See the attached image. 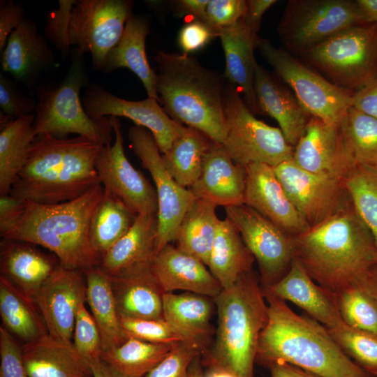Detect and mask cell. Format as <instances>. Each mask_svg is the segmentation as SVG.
I'll return each mask as SVG.
<instances>
[{
	"label": "cell",
	"mask_w": 377,
	"mask_h": 377,
	"mask_svg": "<svg viewBox=\"0 0 377 377\" xmlns=\"http://www.w3.org/2000/svg\"><path fill=\"white\" fill-rule=\"evenodd\" d=\"M110 279L120 318H163L164 293L155 279L152 267Z\"/></svg>",
	"instance_id": "4dcf8cb0"
},
{
	"label": "cell",
	"mask_w": 377,
	"mask_h": 377,
	"mask_svg": "<svg viewBox=\"0 0 377 377\" xmlns=\"http://www.w3.org/2000/svg\"><path fill=\"white\" fill-rule=\"evenodd\" d=\"M328 331L348 357L368 374L377 376V334L345 323Z\"/></svg>",
	"instance_id": "ee69618b"
},
{
	"label": "cell",
	"mask_w": 377,
	"mask_h": 377,
	"mask_svg": "<svg viewBox=\"0 0 377 377\" xmlns=\"http://www.w3.org/2000/svg\"><path fill=\"white\" fill-rule=\"evenodd\" d=\"M245 188V167L231 158L223 144L212 142L190 191L196 198L227 207L244 204Z\"/></svg>",
	"instance_id": "7402d4cb"
},
{
	"label": "cell",
	"mask_w": 377,
	"mask_h": 377,
	"mask_svg": "<svg viewBox=\"0 0 377 377\" xmlns=\"http://www.w3.org/2000/svg\"><path fill=\"white\" fill-rule=\"evenodd\" d=\"M126 334L154 343L184 342L182 337L163 319L120 318Z\"/></svg>",
	"instance_id": "bcb514c9"
},
{
	"label": "cell",
	"mask_w": 377,
	"mask_h": 377,
	"mask_svg": "<svg viewBox=\"0 0 377 377\" xmlns=\"http://www.w3.org/2000/svg\"><path fill=\"white\" fill-rule=\"evenodd\" d=\"M152 272L163 293L183 290L214 299L223 290L203 262L170 243L156 254Z\"/></svg>",
	"instance_id": "603a6c76"
},
{
	"label": "cell",
	"mask_w": 377,
	"mask_h": 377,
	"mask_svg": "<svg viewBox=\"0 0 377 377\" xmlns=\"http://www.w3.org/2000/svg\"><path fill=\"white\" fill-rule=\"evenodd\" d=\"M188 377H204V373L199 363V357L196 358L191 364Z\"/></svg>",
	"instance_id": "03108f58"
},
{
	"label": "cell",
	"mask_w": 377,
	"mask_h": 377,
	"mask_svg": "<svg viewBox=\"0 0 377 377\" xmlns=\"http://www.w3.org/2000/svg\"><path fill=\"white\" fill-rule=\"evenodd\" d=\"M263 288L284 301L294 303L327 330L344 323L333 295L318 285L295 260L279 281Z\"/></svg>",
	"instance_id": "4316f807"
},
{
	"label": "cell",
	"mask_w": 377,
	"mask_h": 377,
	"mask_svg": "<svg viewBox=\"0 0 377 377\" xmlns=\"http://www.w3.org/2000/svg\"><path fill=\"white\" fill-rule=\"evenodd\" d=\"M209 0H181L177 8L183 15L193 17V20L202 21Z\"/></svg>",
	"instance_id": "91938a15"
},
{
	"label": "cell",
	"mask_w": 377,
	"mask_h": 377,
	"mask_svg": "<svg viewBox=\"0 0 377 377\" xmlns=\"http://www.w3.org/2000/svg\"><path fill=\"white\" fill-rule=\"evenodd\" d=\"M73 345L88 361L103 353L102 339L98 327L85 303L80 305L75 321Z\"/></svg>",
	"instance_id": "f6af8a7d"
},
{
	"label": "cell",
	"mask_w": 377,
	"mask_h": 377,
	"mask_svg": "<svg viewBox=\"0 0 377 377\" xmlns=\"http://www.w3.org/2000/svg\"><path fill=\"white\" fill-rule=\"evenodd\" d=\"M339 126L355 163L377 167V119L350 107Z\"/></svg>",
	"instance_id": "60d3db41"
},
{
	"label": "cell",
	"mask_w": 377,
	"mask_h": 377,
	"mask_svg": "<svg viewBox=\"0 0 377 377\" xmlns=\"http://www.w3.org/2000/svg\"><path fill=\"white\" fill-rule=\"evenodd\" d=\"M216 207L209 201L196 198L184 214L174 241L177 248L198 258L207 267L221 220Z\"/></svg>",
	"instance_id": "8d00e7d4"
},
{
	"label": "cell",
	"mask_w": 377,
	"mask_h": 377,
	"mask_svg": "<svg viewBox=\"0 0 377 377\" xmlns=\"http://www.w3.org/2000/svg\"><path fill=\"white\" fill-rule=\"evenodd\" d=\"M77 0H59V8L47 15L44 29L45 37L50 40L66 59L71 52L69 40L70 17Z\"/></svg>",
	"instance_id": "7dc6e473"
},
{
	"label": "cell",
	"mask_w": 377,
	"mask_h": 377,
	"mask_svg": "<svg viewBox=\"0 0 377 377\" xmlns=\"http://www.w3.org/2000/svg\"><path fill=\"white\" fill-rule=\"evenodd\" d=\"M213 300L218 327L214 342L202 355L203 364L221 367L237 377H253L258 339L268 318L260 277L248 272Z\"/></svg>",
	"instance_id": "8992f818"
},
{
	"label": "cell",
	"mask_w": 377,
	"mask_h": 377,
	"mask_svg": "<svg viewBox=\"0 0 377 377\" xmlns=\"http://www.w3.org/2000/svg\"><path fill=\"white\" fill-rule=\"evenodd\" d=\"M87 283V303L101 333L103 353L121 346L128 336L123 330L110 276L100 265L84 271Z\"/></svg>",
	"instance_id": "e575fe53"
},
{
	"label": "cell",
	"mask_w": 377,
	"mask_h": 377,
	"mask_svg": "<svg viewBox=\"0 0 377 377\" xmlns=\"http://www.w3.org/2000/svg\"><path fill=\"white\" fill-rule=\"evenodd\" d=\"M300 56L332 84L355 92L377 78V24L346 29Z\"/></svg>",
	"instance_id": "ba28073f"
},
{
	"label": "cell",
	"mask_w": 377,
	"mask_h": 377,
	"mask_svg": "<svg viewBox=\"0 0 377 377\" xmlns=\"http://www.w3.org/2000/svg\"><path fill=\"white\" fill-rule=\"evenodd\" d=\"M114 142L103 145L95 167L105 191L121 200L135 214H157L158 199L155 187L127 158L124 137L118 117H110Z\"/></svg>",
	"instance_id": "2e32d148"
},
{
	"label": "cell",
	"mask_w": 377,
	"mask_h": 377,
	"mask_svg": "<svg viewBox=\"0 0 377 377\" xmlns=\"http://www.w3.org/2000/svg\"><path fill=\"white\" fill-rule=\"evenodd\" d=\"M1 61L2 71L31 88L54 64L55 57L37 25L25 17L9 36Z\"/></svg>",
	"instance_id": "44dd1931"
},
{
	"label": "cell",
	"mask_w": 377,
	"mask_h": 377,
	"mask_svg": "<svg viewBox=\"0 0 377 377\" xmlns=\"http://www.w3.org/2000/svg\"><path fill=\"white\" fill-rule=\"evenodd\" d=\"M156 89L159 102L174 121L223 144L228 133L225 101L228 82L186 54L158 51Z\"/></svg>",
	"instance_id": "277c9868"
},
{
	"label": "cell",
	"mask_w": 377,
	"mask_h": 377,
	"mask_svg": "<svg viewBox=\"0 0 377 377\" xmlns=\"http://www.w3.org/2000/svg\"><path fill=\"white\" fill-rule=\"evenodd\" d=\"M267 322L260 334L255 362H283L320 377H374L357 365L316 320L295 313L263 288Z\"/></svg>",
	"instance_id": "7a4b0ae2"
},
{
	"label": "cell",
	"mask_w": 377,
	"mask_h": 377,
	"mask_svg": "<svg viewBox=\"0 0 377 377\" xmlns=\"http://www.w3.org/2000/svg\"><path fill=\"white\" fill-rule=\"evenodd\" d=\"M362 24L356 1L290 0L278 34L286 51L301 54L336 34Z\"/></svg>",
	"instance_id": "30bf717a"
},
{
	"label": "cell",
	"mask_w": 377,
	"mask_h": 377,
	"mask_svg": "<svg viewBox=\"0 0 377 377\" xmlns=\"http://www.w3.org/2000/svg\"><path fill=\"white\" fill-rule=\"evenodd\" d=\"M270 377H320L288 363L277 362L267 367Z\"/></svg>",
	"instance_id": "680465c9"
},
{
	"label": "cell",
	"mask_w": 377,
	"mask_h": 377,
	"mask_svg": "<svg viewBox=\"0 0 377 377\" xmlns=\"http://www.w3.org/2000/svg\"><path fill=\"white\" fill-rule=\"evenodd\" d=\"M89 362L91 365L94 377H131L114 368L101 357L89 360Z\"/></svg>",
	"instance_id": "94428289"
},
{
	"label": "cell",
	"mask_w": 377,
	"mask_h": 377,
	"mask_svg": "<svg viewBox=\"0 0 377 377\" xmlns=\"http://www.w3.org/2000/svg\"><path fill=\"white\" fill-rule=\"evenodd\" d=\"M0 195L10 194L36 138L34 114L13 119L1 112Z\"/></svg>",
	"instance_id": "d6a6232c"
},
{
	"label": "cell",
	"mask_w": 377,
	"mask_h": 377,
	"mask_svg": "<svg viewBox=\"0 0 377 377\" xmlns=\"http://www.w3.org/2000/svg\"><path fill=\"white\" fill-rule=\"evenodd\" d=\"M228 133L223 143L236 163L243 166L264 163L272 167L293 158L294 147L280 128L255 117L239 91L228 82L225 101Z\"/></svg>",
	"instance_id": "9c48e42d"
},
{
	"label": "cell",
	"mask_w": 377,
	"mask_h": 377,
	"mask_svg": "<svg viewBox=\"0 0 377 377\" xmlns=\"http://www.w3.org/2000/svg\"><path fill=\"white\" fill-rule=\"evenodd\" d=\"M52 337L73 343L75 317L80 305L87 301V283L83 271L69 269L60 264L34 297Z\"/></svg>",
	"instance_id": "ac0fdd59"
},
{
	"label": "cell",
	"mask_w": 377,
	"mask_h": 377,
	"mask_svg": "<svg viewBox=\"0 0 377 377\" xmlns=\"http://www.w3.org/2000/svg\"><path fill=\"white\" fill-rule=\"evenodd\" d=\"M226 217L239 230L260 269L263 287L279 281L294 260L292 237L245 204L225 207Z\"/></svg>",
	"instance_id": "5bb4252c"
},
{
	"label": "cell",
	"mask_w": 377,
	"mask_h": 377,
	"mask_svg": "<svg viewBox=\"0 0 377 377\" xmlns=\"http://www.w3.org/2000/svg\"><path fill=\"white\" fill-rule=\"evenodd\" d=\"M84 108L93 119L105 117H124L152 134L163 154L184 131L186 126L172 120L158 101L148 97L141 101H128L106 90L101 85L89 84L82 99Z\"/></svg>",
	"instance_id": "e0dca14e"
},
{
	"label": "cell",
	"mask_w": 377,
	"mask_h": 377,
	"mask_svg": "<svg viewBox=\"0 0 377 377\" xmlns=\"http://www.w3.org/2000/svg\"><path fill=\"white\" fill-rule=\"evenodd\" d=\"M276 2V0L246 1V10L243 20L253 34H257L258 32L264 13Z\"/></svg>",
	"instance_id": "6f0895ef"
},
{
	"label": "cell",
	"mask_w": 377,
	"mask_h": 377,
	"mask_svg": "<svg viewBox=\"0 0 377 377\" xmlns=\"http://www.w3.org/2000/svg\"><path fill=\"white\" fill-rule=\"evenodd\" d=\"M352 205L377 249V167L356 164L344 178Z\"/></svg>",
	"instance_id": "b9f144b4"
},
{
	"label": "cell",
	"mask_w": 377,
	"mask_h": 377,
	"mask_svg": "<svg viewBox=\"0 0 377 377\" xmlns=\"http://www.w3.org/2000/svg\"><path fill=\"white\" fill-rule=\"evenodd\" d=\"M204 377H237L232 372L216 365H208Z\"/></svg>",
	"instance_id": "e7e4bbea"
},
{
	"label": "cell",
	"mask_w": 377,
	"mask_h": 377,
	"mask_svg": "<svg viewBox=\"0 0 377 377\" xmlns=\"http://www.w3.org/2000/svg\"><path fill=\"white\" fill-rule=\"evenodd\" d=\"M0 316L3 327L25 343L47 334L34 300L0 276Z\"/></svg>",
	"instance_id": "d590c367"
},
{
	"label": "cell",
	"mask_w": 377,
	"mask_h": 377,
	"mask_svg": "<svg viewBox=\"0 0 377 377\" xmlns=\"http://www.w3.org/2000/svg\"><path fill=\"white\" fill-rule=\"evenodd\" d=\"M211 297L186 292L164 293L163 319L184 342L198 348L202 355L212 346L214 329L211 324L214 304Z\"/></svg>",
	"instance_id": "484cf974"
},
{
	"label": "cell",
	"mask_w": 377,
	"mask_h": 377,
	"mask_svg": "<svg viewBox=\"0 0 377 377\" xmlns=\"http://www.w3.org/2000/svg\"><path fill=\"white\" fill-rule=\"evenodd\" d=\"M254 91L258 113L274 118L288 142L293 147L304 135L311 115L295 95L257 63Z\"/></svg>",
	"instance_id": "d4e9b609"
},
{
	"label": "cell",
	"mask_w": 377,
	"mask_h": 377,
	"mask_svg": "<svg viewBox=\"0 0 377 377\" xmlns=\"http://www.w3.org/2000/svg\"><path fill=\"white\" fill-rule=\"evenodd\" d=\"M133 2L129 0H77L69 22L71 45L90 53L95 71H103L110 52L119 42Z\"/></svg>",
	"instance_id": "7c38bea8"
},
{
	"label": "cell",
	"mask_w": 377,
	"mask_h": 377,
	"mask_svg": "<svg viewBox=\"0 0 377 377\" xmlns=\"http://www.w3.org/2000/svg\"><path fill=\"white\" fill-rule=\"evenodd\" d=\"M226 59L225 75L228 82L244 96L253 113H258L254 91V77L257 61L254 50L260 37L253 34L244 20L219 31Z\"/></svg>",
	"instance_id": "f1b7e54d"
},
{
	"label": "cell",
	"mask_w": 377,
	"mask_h": 377,
	"mask_svg": "<svg viewBox=\"0 0 377 377\" xmlns=\"http://www.w3.org/2000/svg\"><path fill=\"white\" fill-rule=\"evenodd\" d=\"M218 34L205 23L193 20L186 23L180 30L178 43L184 54H188L204 47Z\"/></svg>",
	"instance_id": "f5cc1de1"
},
{
	"label": "cell",
	"mask_w": 377,
	"mask_h": 377,
	"mask_svg": "<svg viewBox=\"0 0 377 377\" xmlns=\"http://www.w3.org/2000/svg\"><path fill=\"white\" fill-rule=\"evenodd\" d=\"M136 216L121 200L104 190L89 228L91 246L101 258L128 231Z\"/></svg>",
	"instance_id": "f35d334b"
},
{
	"label": "cell",
	"mask_w": 377,
	"mask_h": 377,
	"mask_svg": "<svg viewBox=\"0 0 377 377\" xmlns=\"http://www.w3.org/2000/svg\"><path fill=\"white\" fill-rule=\"evenodd\" d=\"M245 205L290 237L310 229L286 195L273 167L264 163H251L245 166Z\"/></svg>",
	"instance_id": "ffe728a7"
},
{
	"label": "cell",
	"mask_w": 377,
	"mask_h": 377,
	"mask_svg": "<svg viewBox=\"0 0 377 377\" xmlns=\"http://www.w3.org/2000/svg\"><path fill=\"white\" fill-rule=\"evenodd\" d=\"M292 239L294 260L332 295L353 286H364L377 263L374 239L351 202Z\"/></svg>",
	"instance_id": "6da1fadb"
},
{
	"label": "cell",
	"mask_w": 377,
	"mask_h": 377,
	"mask_svg": "<svg viewBox=\"0 0 377 377\" xmlns=\"http://www.w3.org/2000/svg\"><path fill=\"white\" fill-rule=\"evenodd\" d=\"M0 377H29L26 370L22 346L10 333L0 327Z\"/></svg>",
	"instance_id": "816d5d0a"
},
{
	"label": "cell",
	"mask_w": 377,
	"mask_h": 377,
	"mask_svg": "<svg viewBox=\"0 0 377 377\" xmlns=\"http://www.w3.org/2000/svg\"><path fill=\"white\" fill-rule=\"evenodd\" d=\"M128 139L131 149L154 182L158 199V252L175 241L181 221L196 197L170 175L150 131L135 125L128 130Z\"/></svg>",
	"instance_id": "4fadbf2b"
},
{
	"label": "cell",
	"mask_w": 377,
	"mask_h": 377,
	"mask_svg": "<svg viewBox=\"0 0 377 377\" xmlns=\"http://www.w3.org/2000/svg\"><path fill=\"white\" fill-rule=\"evenodd\" d=\"M29 377H94L89 361L75 348L46 334L22 346Z\"/></svg>",
	"instance_id": "83f0119b"
},
{
	"label": "cell",
	"mask_w": 377,
	"mask_h": 377,
	"mask_svg": "<svg viewBox=\"0 0 377 377\" xmlns=\"http://www.w3.org/2000/svg\"><path fill=\"white\" fill-rule=\"evenodd\" d=\"M293 161L314 174L345 178L356 165L348 150L339 125L311 116L294 147Z\"/></svg>",
	"instance_id": "d6986e66"
},
{
	"label": "cell",
	"mask_w": 377,
	"mask_h": 377,
	"mask_svg": "<svg viewBox=\"0 0 377 377\" xmlns=\"http://www.w3.org/2000/svg\"><path fill=\"white\" fill-rule=\"evenodd\" d=\"M157 214H138L128 231L102 257L101 267L110 276L151 267L158 253Z\"/></svg>",
	"instance_id": "cb8c5ba5"
},
{
	"label": "cell",
	"mask_w": 377,
	"mask_h": 377,
	"mask_svg": "<svg viewBox=\"0 0 377 377\" xmlns=\"http://www.w3.org/2000/svg\"><path fill=\"white\" fill-rule=\"evenodd\" d=\"M25 18V11L20 3L12 0L0 1V52L3 51L8 38Z\"/></svg>",
	"instance_id": "db71d44e"
},
{
	"label": "cell",
	"mask_w": 377,
	"mask_h": 377,
	"mask_svg": "<svg viewBox=\"0 0 377 377\" xmlns=\"http://www.w3.org/2000/svg\"><path fill=\"white\" fill-rule=\"evenodd\" d=\"M102 146L83 136L36 137L10 194L45 205L80 197L101 184L95 162Z\"/></svg>",
	"instance_id": "3957f363"
},
{
	"label": "cell",
	"mask_w": 377,
	"mask_h": 377,
	"mask_svg": "<svg viewBox=\"0 0 377 377\" xmlns=\"http://www.w3.org/2000/svg\"><path fill=\"white\" fill-rule=\"evenodd\" d=\"M246 10L244 0H209L202 22L218 36L220 31L242 20Z\"/></svg>",
	"instance_id": "681fc988"
},
{
	"label": "cell",
	"mask_w": 377,
	"mask_h": 377,
	"mask_svg": "<svg viewBox=\"0 0 377 377\" xmlns=\"http://www.w3.org/2000/svg\"><path fill=\"white\" fill-rule=\"evenodd\" d=\"M364 24H377V0H357Z\"/></svg>",
	"instance_id": "6125c7cd"
},
{
	"label": "cell",
	"mask_w": 377,
	"mask_h": 377,
	"mask_svg": "<svg viewBox=\"0 0 377 377\" xmlns=\"http://www.w3.org/2000/svg\"><path fill=\"white\" fill-rule=\"evenodd\" d=\"M104 188L98 184L71 201L45 205L26 200L24 212L1 238L43 246L69 269L85 271L101 264L91 246L89 228Z\"/></svg>",
	"instance_id": "5b68a950"
},
{
	"label": "cell",
	"mask_w": 377,
	"mask_h": 377,
	"mask_svg": "<svg viewBox=\"0 0 377 377\" xmlns=\"http://www.w3.org/2000/svg\"><path fill=\"white\" fill-rule=\"evenodd\" d=\"M32 245L23 241L2 238L0 265L1 274L34 299L59 264L56 263L58 260L56 256H48Z\"/></svg>",
	"instance_id": "f546056e"
},
{
	"label": "cell",
	"mask_w": 377,
	"mask_h": 377,
	"mask_svg": "<svg viewBox=\"0 0 377 377\" xmlns=\"http://www.w3.org/2000/svg\"><path fill=\"white\" fill-rule=\"evenodd\" d=\"M332 295L346 325L377 334V303L364 286H353Z\"/></svg>",
	"instance_id": "7bdbcfd3"
},
{
	"label": "cell",
	"mask_w": 377,
	"mask_h": 377,
	"mask_svg": "<svg viewBox=\"0 0 377 377\" xmlns=\"http://www.w3.org/2000/svg\"><path fill=\"white\" fill-rule=\"evenodd\" d=\"M254 260L235 224L227 217L220 220L207 267L223 289L251 272Z\"/></svg>",
	"instance_id": "836d02e7"
},
{
	"label": "cell",
	"mask_w": 377,
	"mask_h": 377,
	"mask_svg": "<svg viewBox=\"0 0 377 377\" xmlns=\"http://www.w3.org/2000/svg\"><path fill=\"white\" fill-rule=\"evenodd\" d=\"M364 288L369 292L377 303V263L371 269Z\"/></svg>",
	"instance_id": "be15d7a7"
},
{
	"label": "cell",
	"mask_w": 377,
	"mask_h": 377,
	"mask_svg": "<svg viewBox=\"0 0 377 377\" xmlns=\"http://www.w3.org/2000/svg\"><path fill=\"white\" fill-rule=\"evenodd\" d=\"M256 48L278 76L291 87L311 116L329 124H339L351 107L353 91L332 84L268 40L259 38Z\"/></svg>",
	"instance_id": "8fae6325"
},
{
	"label": "cell",
	"mask_w": 377,
	"mask_h": 377,
	"mask_svg": "<svg viewBox=\"0 0 377 377\" xmlns=\"http://www.w3.org/2000/svg\"><path fill=\"white\" fill-rule=\"evenodd\" d=\"M71 54L70 67L60 82L36 87L38 101L34 127L36 136L47 133L68 138L74 133L103 145L109 144L113 131L110 117L91 119L80 96L81 89L89 85L84 54L76 47Z\"/></svg>",
	"instance_id": "52a82bcc"
},
{
	"label": "cell",
	"mask_w": 377,
	"mask_h": 377,
	"mask_svg": "<svg viewBox=\"0 0 377 377\" xmlns=\"http://www.w3.org/2000/svg\"><path fill=\"white\" fill-rule=\"evenodd\" d=\"M177 343H154L130 337L121 346L103 352L101 357L127 376L142 377L162 361Z\"/></svg>",
	"instance_id": "ab89813d"
},
{
	"label": "cell",
	"mask_w": 377,
	"mask_h": 377,
	"mask_svg": "<svg viewBox=\"0 0 377 377\" xmlns=\"http://www.w3.org/2000/svg\"><path fill=\"white\" fill-rule=\"evenodd\" d=\"M212 142L202 132L186 126L169 151L162 154L167 170L179 185L189 188L198 180Z\"/></svg>",
	"instance_id": "74e56055"
},
{
	"label": "cell",
	"mask_w": 377,
	"mask_h": 377,
	"mask_svg": "<svg viewBox=\"0 0 377 377\" xmlns=\"http://www.w3.org/2000/svg\"><path fill=\"white\" fill-rule=\"evenodd\" d=\"M149 33L148 20L131 15L119 42L110 52L102 72L110 73L120 68L129 69L139 77L148 97L159 102L156 89V73L151 68L145 50Z\"/></svg>",
	"instance_id": "1f68e13d"
},
{
	"label": "cell",
	"mask_w": 377,
	"mask_h": 377,
	"mask_svg": "<svg viewBox=\"0 0 377 377\" xmlns=\"http://www.w3.org/2000/svg\"><path fill=\"white\" fill-rule=\"evenodd\" d=\"M26 200L10 194L0 197V235L15 223L24 212Z\"/></svg>",
	"instance_id": "11a10c76"
},
{
	"label": "cell",
	"mask_w": 377,
	"mask_h": 377,
	"mask_svg": "<svg viewBox=\"0 0 377 377\" xmlns=\"http://www.w3.org/2000/svg\"><path fill=\"white\" fill-rule=\"evenodd\" d=\"M36 101L27 96L17 87L15 82L0 75L1 112L13 119L33 114Z\"/></svg>",
	"instance_id": "f907efd6"
},
{
	"label": "cell",
	"mask_w": 377,
	"mask_h": 377,
	"mask_svg": "<svg viewBox=\"0 0 377 377\" xmlns=\"http://www.w3.org/2000/svg\"><path fill=\"white\" fill-rule=\"evenodd\" d=\"M273 169L286 195L310 228L350 202L343 178L309 172L293 160Z\"/></svg>",
	"instance_id": "9a60e30c"
},
{
	"label": "cell",
	"mask_w": 377,
	"mask_h": 377,
	"mask_svg": "<svg viewBox=\"0 0 377 377\" xmlns=\"http://www.w3.org/2000/svg\"><path fill=\"white\" fill-rule=\"evenodd\" d=\"M351 107L377 119V78L353 92Z\"/></svg>",
	"instance_id": "9f6ffc18"
},
{
	"label": "cell",
	"mask_w": 377,
	"mask_h": 377,
	"mask_svg": "<svg viewBox=\"0 0 377 377\" xmlns=\"http://www.w3.org/2000/svg\"><path fill=\"white\" fill-rule=\"evenodd\" d=\"M200 355L202 352L198 348L186 342L177 343L147 377H188L191 364Z\"/></svg>",
	"instance_id": "c3c4849f"
}]
</instances>
